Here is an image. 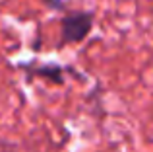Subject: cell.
I'll list each match as a JSON object with an SVG mask.
<instances>
[{
    "label": "cell",
    "mask_w": 153,
    "mask_h": 152,
    "mask_svg": "<svg viewBox=\"0 0 153 152\" xmlns=\"http://www.w3.org/2000/svg\"><path fill=\"white\" fill-rule=\"evenodd\" d=\"M33 74L37 76H43V78H49L51 82L54 84H62V68L60 66H54V65H49V66H41V68H33Z\"/></svg>",
    "instance_id": "2"
},
{
    "label": "cell",
    "mask_w": 153,
    "mask_h": 152,
    "mask_svg": "<svg viewBox=\"0 0 153 152\" xmlns=\"http://www.w3.org/2000/svg\"><path fill=\"white\" fill-rule=\"evenodd\" d=\"M93 27V14L91 12H74L60 20V29H62V41L64 43H78L87 37V33Z\"/></svg>",
    "instance_id": "1"
}]
</instances>
